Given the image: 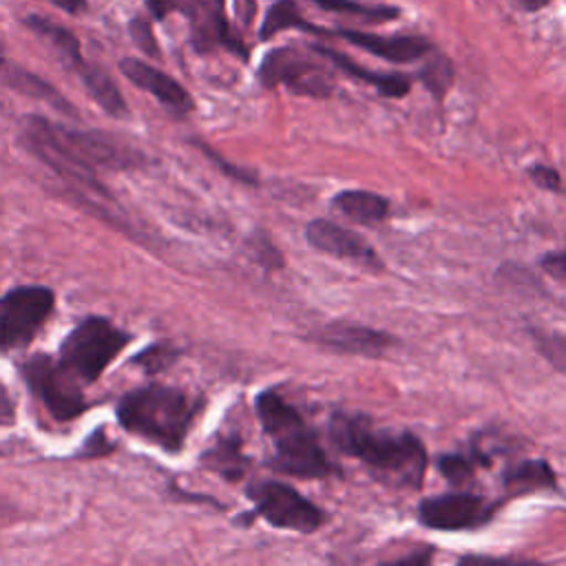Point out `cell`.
<instances>
[{
  "label": "cell",
  "instance_id": "6da1fadb",
  "mask_svg": "<svg viewBox=\"0 0 566 566\" xmlns=\"http://www.w3.org/2000/svg\"><path fill=\"white\" fill-rule=\"evenodd\" d=\"M24 144L60 177L104 192L95 170H126L144 161V155L122 139L99 130H75L29 115L22 124Z\"/></svg>",
  "mask_w": 566,
  "mask_h": 566
},
{
  "label": "cell",
  "instance_id": "7a4b0ae2",
  "mask_svg": "<svg viewBox=\"0 0 566 566\" xmlns=\"http://www.w3.org/2000/svg\"><path fill=\"white\" fill-rule=\"evenodd\" d=\"M329 433L343 453L363 460L382 480L398 486H420L427 455L416 436L376 429L369 418L347 413L332 418Z\"/></svg>",
  "mask_w": 566,
  "mask_h": 566
},
{
  "label": "cell",
  "instance_id": "3957f363",
  "mask_svg": "<svg viewBox=\"0 0 566 566\" xmlns=\"http://www.w3.org/2000/svg\"><path fill=\"white\" fill-rule=\"evenodd\" d=\"M195 411V402L181 389L148 385L119 400L117 418L126 431L168 451H179Z\"/></svg>",
  "mask_w": 566,
  "mask_h": 566
},
{
  "label": "cell",
  "instance_id": "277c9868",
  "mask_svg": "<svg viewBox=\"0 0 566 566\" xmlns=\"http://www.w3.org/2000/svg\"><path fill=\"white\" fill-rule=\"evenodd\" d=\"M256 413L265 433L274 440L276 471L294 478H325L332 471L314 431L276 391L265 389L256 396Z\"/></svg>",
  "mask_w": 566,
  "mask_h": 566
},
{
  "label": "cell",
  "instance_id": "5b68a950",
  "mask_svg": "<svg viewBox=\"0 0 566 566\" xmlns=\"http://www.w3.org/2000/svg\"><path fill=\"white\" fill-rule=\"evenodd\" d=\"M128 340L130 336L115 327L108 318L88 316L77 323L64 338L60 363L77 380L93 382Z\"/></svg>",
  "mask_w": 566,
  "mask_h": 566
},
{
  "label": "cell",
  "instance_id": "8992f818",
  "mask_svg": "<svg viewBox=\"0 0 566 566\" xmlns=\"http://www.w3.org/2000/svg\"><path fill=\"white\" fill-rule=\"evenodd\" d=\"M259 80L268 88L287 86L310 97H327L334 88L332 71L298 46L272 49L259 66Z\"/></svg>",
  "mask_w": 566,
  "mask_h": 566
},
{
  "label": "cell",
  "instance_id": "52a82bcc",
  "mask_svg": "<svg viewBox=\"0 0 566 566\" xmlns=\"http://www.w3.org/2000/svg\"><path fill=\"white\" fill-rule=\"evenodd\" d=\"M53 310V292L40 285H22L0 298V354L31 343Z\"/></svg>",
  "mask_w": 566,
  "mask_h": 566
},
{
  "label": "cell",
  "instance_id": "ba28073f",
  "mask_svg": "<svg viewBox=\"0 0 566 566\" xmlns=\"http://www.w3.org/2000/svg\"><path fill=\"white\" fill-rule=\"evenodd\" d=\"M24 380L31 391L44 402L55 420H71L86 409L84 396L77 387V378L49 356H35L22 367Z\"/></svg>",
  "mask_w": 566,
  "mask_h": 566
},
{
  "label": "cell",
  "instance_id": "9c48e42d",
  "mask_svg": "<svg viewBox=\"0 0 566 566\" xmlns=\"http://www.w3.org/2000/svg\"><path fill=\"white\" fill-rule=\"evenodd\" d=\"M250 493L256 515L276 528L312 533L325 522V513L316 504L283 482H263Z\"/></svg>",
  "mask_w": 566,
  "mask_h": 566
},
{
  "label": "cell",
  "instance_id": "30bf717a",
  "mask_svg": "<svg viewBox=\"0 0 566 566\" xmlns=\"http://www.w3.org/2000/svg\"><path fill=\"white\" fill-rule=\"evenodd\" d=\"M294 29H303L307 33L314 35H336L347 40L349 44L378 55L382 60L389 62H398V64H407V62H416L424 55L431 53V42L427 38L420 35H380V33H371V31H363V29H325L318 24L307 22L303 15H298Z\"/></svg>",
  "mask_w": 566,
  "mask_h": 566
},
{
  "label": "cell",
  "instance_id": "8fae6325",
  "mask_svg": "<svg viewBox=\"0 0 566 566\" xmlns=\"http://www.w3.org/2000/svg\"><path fill=\"white\" fill-rule=\"evenodd\" d=\"M495 504L473 493H444L420 504L418 517L424 526L436 531L478 528L491 520Z\"/></svg>",
  "mask_w": 566,
  "mask_h": 566
},
{
  "label": "cell",
  "instance_id": "7c38bea8",
  "mask_svg": "<svg viewBox=\"0 0 566 566\" xmlns=\"http://www.w3.org/2000/svg\"><path fill=\"white\" fill-rule=\"evenodd\" d=\"M305 237L310 245H314L318 252L332 254L336 259L354 261L369 270H382V259L376 254V250L354 230H347L334 221L316 219L307 223Z\"/></svg>",
  "mask_w": 566,
  "mask_h": 566
},
{
  "label": "cell",
  "instance_id": "4fadbf2b",
  "mask_svg": "<svg viewBox=\"0 0 566 566\" xmlns=\"http://www.w3.org/2000/svg\"><path fill=\"white\" fill-rule=\"evenodd\" d=\"M119 71L126 75L130 84L150 93L159 104H164L175 115H186L195 108L190 93L175 77L155 69L153 64L137 57H124L119 62Z\"/></svg>",
  "mask_w": 566,
  "mask_h": 566
},
{
  "label": "cell",
  "instance_id": "5bb4252c",
  "mask_svg": "<svg viewBox=\"0 0 566 566\" xmlns=\"http://www.w3.org/2000/svg\"><path fill=\"white\" fill-rule=\"evenodd\" d=\"M310 338L323 347L345 352V354H363V356H380L396 340L378 329L367 325L349 323V321H332L321 329L312 332Z\"/></svg>",
  "mask_w": 566,
  "mask_h": 566
},
{
  "label": "cell",
  "instance_id": "9a60e30c",
  "mask_svg": "<svg viewBox=\"0 0 566 566\" xmlns=\"http://www.w3.org/2000/svg\"><path fill=\"white\" fill-rule=\"evenodd\" d=\"M192 24V46L201 53L212 51L217 46H223L243 60L248 57V49L241 42V38L232 31L226 11H223V0H212L206 2L203 9L190 20Z\"/></svg>",
  "mask_w": 566,
  "mask_h": 566
},
{
  "label": "cell",
  "instance_id": "2e32d148",
  "mask_svg": "<svg viewBox=\"0 0 566 566\" xmlns=\"http://www.w3.org/2000/svg\"><path fill=\"white\" fill-rule=\"evenodd\" d=\"M314 53H318L321 57L329 60L336 69H340L343 73H347L349 77L358 80V82H365L369 86H374L378 93L387 95V97H402L409 93V77L407 75H400V73H376L371 69H365L360 64H356L352 57H347L345 53H338L329 46H323V44H314L312 46Z\"/></svg>",
  "mask_w": 566,
  "mask_h": 566
},
{
  "label": "cell",
  "instance_id": "e0dca14e",
  "mask_svg": "<svg viewBox=\"0 0 566 566\" xmlns=\"http://www.w3.org/2000/svg\"><path fill=\"white\" fill-rule=\"evenodd\" d=\"M24 24L35 33L40 35L42 40H46L53 51L60 55V60L71 69V71H80L82 64L86 62L82 57V46H80V40L73 31H69L66 27H62L60 22H53L51 18H44V15H27L24 18Z\"/></svg>",
  "mask_w": 566,
  "mask_h": 566
},
{
  "label": "cell",
  "instance_id": "ac0fdd59",
  "mask_svg": "<svg viewBox=\"0 0 566 566\" xmlns=\"http://www.w3.org/2000/svg\"><path fill=\"white\" fill-rule=\"evenodd\" d=\"M334 208L356 223H378L389 212V201L369 190H343L334 197Z\"/></svg>",
  "mask_w": 566,
  "mask_h": 566
},
{
  "label": "cell",
  "instance_id": "d6986e66",
  "mask_svg": "<svg viewBox=\"0 0 566 566\" xmlns=\"http://www.w3.org/2000/svg\"><path fill=\"white\" fill-rule=\"evenodd\" d=\"M77 75H80L82 84L86 86V91L91 93V97L102 106V111H106L113 117H124L128 113L117 84L104 69H99L97 64L84 62L82 69L77 71Z\"/></svg>",
  "mask_w": 566,
  "mask_h": 566
},
{
  "label": "cell",
  "instance_id": "ffe728a7",
  "mask_svg": "<svg viewBox=\"0 0 566 566\" xmlns=\"http://www.w3.org/2000/svg\"><path fill=\"white\" fill-rule=\"evenodd\" d=\"M504 484L511 493H528L537 489H553L555 475L551 467L542 460H526L511 467L504 473Z\"/></svg>",
  "mask_w": 566,
  "mask_h": 566
},
{
  "label": "cell",
  "instance_id": "44dd1931",
  "mask_svg": "<svg viewBox=\"0 0 566 566\" xmlns=\"http://www.w3.org/2000/svg\"><path fill=\"white\" fill-rule=\"evenodd\" d=\"M4 82H7L11 88H15V91H20V93H24V95L38 97V99H42V102L55 106V108L62 111V113H75L73 106H71L49 82H44L42 77H38V75H33V73L24 71V69L11 66V69L4 73Z\"/></svg>",
  "mask_w": 566,
  "mask_h": 566
},
{
  "label": "cell",
  "instance_id": "7402d4cb",
  "mask_svg": "<svg viewBox=\"0 0 566 566\" xmlns=\"http://www.w3.org/2000/svg\"><path fill=\"white\" fill-rule=\"evenodd\" d=\"M307 2H314L323 11L354 15L365 22H387V20H396L400 15V9L389 7V4H365V2H356V0H307Z\"/></svg>",
  "mask_w": 566,
  "mask_h": 566
},
{
  "label": "cell",
  "instance_id": "603a6c76",
  "mask_svg": "<svg viewBox=\"0 0 566 566\" xmlns=\"http://www.w3.org/2000/svg\"><path fill=\"white\" fill-rule=\"evenodd\" d=\"M535 343L539 354L559 371L566 374V334H546L535 332Z\"/></svg>",
  "mask_w": 566,
  "mask_h": 566
},
{
  "label": "cell",
  "instance_id": "cb8c5ba5",
  "mask_svg": "<svg viewBox=\"0 0 566 566\" xmlns=\"http://www.w3.org/2000/svg\"><path fill=\"white\" fill-rule=\"evenodd\" d=\"M208 464L214 467L217 471H221L223 475L228 478H237L243 473V458L239 455L237 451V444H230V442H223L219 444L214 451H210L206 455Z\"/></svg>",
  "mask_w": 566,
  "mask_h": 566
},
{
  "label": "cell",
  "instance_id": "d4e9b609",
  "mask_svg": "<svg viewBox=\"0 0 566 566\" xmlns=\"http://www.w3.org/2000/svg\"><path fill=\"white\" fill-rule=\"evenodd\" d=\"M206 0H146V7L155 20H164L166 15L179 11L188 20H192L201 9Z\"/></svg>",
  "mask_w": 566,
  "mask_h": 566
},
{
  "label": "cell",
  "instance_id": "484cf974",
  "mask_svg": "<svg viewBox=\"0 0 566 566\" xmlns=\"http://www.w3.org/2000/svg\"><path fill=\"white\" fill-rule=\"evenodd\" d=\"M420 77H422V82L427 84V88H429L431 93L442 95L444 88H447L449 82H451V64H449L444 57H436V60H431V62L422 69Z\"/></svg>",
  "mask_w": 566,
  "mask_h": 566
},
{
  "label": "cell",
  "instance_id": "4316f807",
  "mask_svg": "<svg viewBox=\"0 0 566 566\" xmlns=\"http://www.w3.org/2000/svg\"><path fill=\"white\" fill-rule=\"evenodd\" d=\"M128 33L133 38V42L142 49V53L150 55V57H159L161 51L157 46V40H155V33H153V27L148 24L146 18L137 15L128 22Z\"/></svg>",
  "mask_w": 566,
  "mask_h": 566
},
{
  "label": "cell",
  "instance_id": "83f0119b",
  "mask_svg": "<svg viewBox=\"0 0 566 566\" xmlns=\"http://www.w3.org/2000/svg\"><path fill=\"white\" fill-rule=\"evenodd\" d=\"M440 471L447 475L453 484H464L473 475V462L469 455H442L440 458Z\"/></svg>",
  "mask_w": 566,
  "mask_h": 566
},
{
  "label": "cell",
  "instance_id": "f1b7e54d",
  "mask_svg": "<svg viewBox=\"0 0 566 566\" xmlns=\"http://www.w3.org/2000/svg\"><path fill=\"white\" fill-rule=\"evenodd\" d=\"M175 358H177V352H175V349H168V347H164V345H155V347L146 349L144 354H139V356L135 358V363H142L146 369L157 371V369L168 367Z\"/></svg>",
  "mask_w": 566,
  "mask_h": 566
},
{
  "label": "cell",
  "instance_id": "f546056e",
  "mask_svg": "<svg viewBox=\"0 0 566 566\" xmlns=\"http://www.w3.org/2000/svg\"><path fill=\"white\" fill-rule=\"evenodd\" d=\"M528 175H531V179H533V184H537L539 188H544V190H559L562 188V179H559V172L555 170V168H551V166H533L531 170H528Z\"/></svg>",
  "mask_w": 566,
  "mask_h": 566
},
{
  "label": "cell",
  "instance_id": "4dcf8cb0",
  "mask_svg": "<svg viewBox=\"0 0 566 566\" xmlns=\"http://www.w3.org/2000/svg\"><path fill=\"white\" fill-rule=\"evenodd\" d=\"M539 265H542V270L548 272L551 276H555V279H566V250L544 254L542 261H539Z\"/></svg>",
  "mask_w": 566,
  "mask_h": 566
},
{
  "label": "cell",
  "instance_id": "1f68e13d",
  "mask_svg": "<svg viewBox=\"0 0 566 566\" xmlns=\"http://www.w3.org/2000/svg\"><path fill=\"white\" fill-rule=\"evenodd\" d=\"M46 2L55 4L57 9H62V11L71 13V15H80V13H84L86 7H88L86 0H46Z\"/></svg>",
  "mask_w": 566,
  "mask_h": 566
},
{
  "label": "cell",
  "instance_id": "d6a6232c",
  "mask_svg": "<svg viewBox=\"0 0 566 566\" xmlns=\"http://www.w3.org/2000/svg\"><path fill=\"white\" fill-rule=\"evenodd\" d=\"M551 0H520V4L526 9V11H537L542 7H546Z\"/></svg>",
  "mask_w": 566,
  "mask_h": 566
},
{
  "label": "cell",
  "instance_id": "836d02e7",
  "mask_svg": "<svg viewBox=\"0 0 566 566\" xmlns=\"http://www.w3.org/2000/svg\"><path fill=\"white\" fill-rule=\"evenodd\" d=\"M4 64V53H2V44H0V66Z\"/></svg>",
  "mask_w": 566,
  "mask_h": 566
}]
</instances>
